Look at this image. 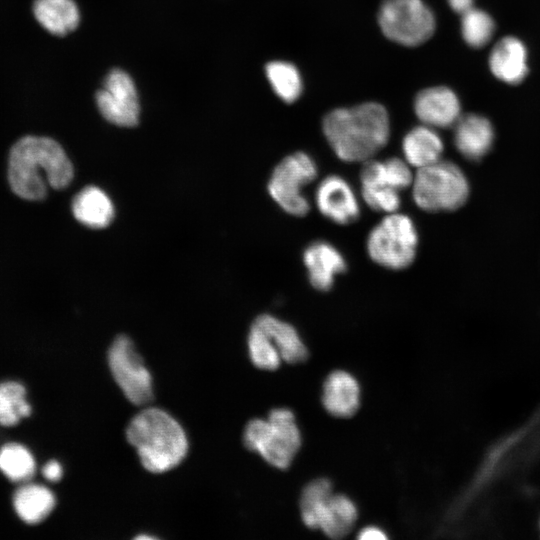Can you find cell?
<instances>
[{
  "mask_svg": "<svg viewBox=\"0 0 540 540\" xmlns=\"http://www.w3.org/2000/svg\"><path fill=\"white\" fill-rule=\"evenodd\" d=\"M32 414L28 392L24 384L16 380L0 382V426L12 428Z\"/></svg>",
  "mask_w": 540,
  "mask_h": 540,
  "instance_id": "obj_23",
  "label": "cell"
},
{
  "mask_svg": "<svg viewBox=\"0 0 540 540\" xmlns=\"http://www.w3.org/2000/svg\"><path fill=\"white\" fill-rule=\"evenodd\" d=\"M418 232L406 214L393 212L376 224L366 239V251L377 265L389 270H404L415 260Z\"/></svg>",
  "mask_w": 540,
  "mask_h": 540,
  "instance_id": "obj_6",
  "label": "cell"
},
{
  "mask_svg": "<svg viewBox=\"0 0 540 540\" xmlns=\"http://www.w3.org/2000/svg\"><path fill=\"white\" fill-rule=\"evenodd\" d=\"M358 538L361 540H384L387 539V535L376 526H368L359 532Z\"/></svg>",
  "mask_w": 540,
  "mask_h": 540,
  "instance_id": "obj_31",
  "label": "cell"
},
{
  "mask_svg": "<svg viewBox=\"0 0 540 540\" xmlns=\"http://www.w3.org/2000/svg\"><path fill=\"white\" fill-rule=\"evenodd\" d=\"M414 110L423 125L434 129L453 127L462 115L457 95L444 86L420 91L414 101Z\"/></svg>",
  "mask_w": 540,
  "mask_h": 540,
  "instance_id": "obj_13",
  "label": "cell"
},
{
  "mask_svg": "<svg viewBox=\"0 0 540 540\" xmlns=\"http://www.w3.org/2000/svg\"><path fill=\"white\" fill-rule=\"evenodd\" d=\"M454 127V145L467 160L479 161L492 149L495 131L484 116L469 113L461 115Z\"/></svg>",
  "mask_w": 540,
  "mask_h": 540,
  "instance_id": "obj_14",
  "label": "cell"
},
{
  "mask_svg": "<svg viewBox=\"0 0 540 540\" xmlns=\"http://www.w3.org/2000/svg\"><path fill=\"white\" fill-rule=\"evenodd\" d=\"M97 107L110 123L133 127L138 123L140 106L135 84L121 69L112 70L96 94Z\"/></svg>",
  "mask_w": 540,
  "mask_h": 540,
  "instance_id": "obj_10",
  "label": "cell"
},
{
  "mask_svg": "<svg viewBox=\"0 0 540 540\" xmlns=\"http://www.w3.org/2000/svg\"><path fill=\"white\" fill-rule=\"evenodd\" d=\"M360 385L349 372L336 370L324 381L322 404L332 416L347 418L354 415L360 406Z\"/></svg>",
  "mask_w": 540,
  "mask_h": 540,
  "instance_id": "obj_16",
  "label": "cell"
},
{
  "mask_svg": "<svg viewBox=\"0 0 540 540\" xmlns=\"http://www.w3.org/2000/svg\"><path fill=\"white\" fill-rule=\"evenodd\" d=\"M357 516V507L349 497L333 493L322 507L317 529L330 538H343L352 530Z\"/></svg>",
  "mask_w": 540,
  "mask_h": 540,
  "instance_id": "obj_22",
  "label": "cell"
},
{
  "mask_svg": "<svg viewBox=\"0 0 540 540\" xmlns=\"http://www.w3.org/2000/svg\"><path fill=\"white\" fill-rule=\"evenodd\" d=\"M450 8L460 14L463 15L464 13L468 12L472 8H474V0H447Z\"/></svg>",
  "mask_w": 540,
  "mask_h": 540,
  "instance_id": "obj_32",
  "label": "cell"
},
{
  "mask_svg": "<svg viewBox=\"0 0 540 540\" xmlns=\"http://www.w3.org/2000/svg\"><path fill=\"white\" fill-rule=\"evenodd\" d=\"M332 494V483L326 478H317L304 487L300 496V512L308 528H318L319 514Z\"/></svg>",
  "mask_w": 540,
  "mask_h": 540,
  "instance_id": "obj_27",
  "label": "cell"
},
{
  "mask_svg": "<svg viewBox=\"0 0 540 540\" xmlns=\"http://www.w3.org/2000/svg\"><path fill=\"white\" fill-rule=\"evenodd\" d=\"M361 196L366 205L376 212H397L401 205L400 191L391 187L361 186Z\"/></svg>",
  "mask_w": 540,
  "mask_h": 540,
  "instance_id": "obj_29",
  "label": "cell"
},
{
  "mask_svg": "<svg viewBox=\"0 0 540 540\" xmlns=\"http://www.w3.org/2000/svg\"><path fill=\"white\" fill-rule=\"evenodd\" d=\"M41 473L47 481L55 483L61 480L63 467L59 461L49 460L43 465Z\"/></svg>",
  "mask_w": 540,
  "mask_h": 540,
  "instance_id": "obj_30",
  "label": "cell"
},
{
  "mask_svg": "<svg viewBox=\"0 0 540 540\" xmlns=\"http://www.w3.org/2000/svg\"><path fill=\"white\" fill-rule=\"evenodd\" d=\"M411 187L415 204L430 213L455 211L466 203L470 193L461 168L443 159L417 169Z\"/></svg>",
  "mask_w": 540,
  "mask_h": 540,
  "instance_id": "obj_5",
  "label": "cell"
},
{
  "mask_svg": "<svg viewBox=\"0 0 540 540\" xmlns=\"http://www.w3.org/2000/svg\"><path fill=\"white\" fill-rule=\"evenodd\" d=\"M315 204L320 214L338 225H349L358 220L360 205L349 182L340 175L323 178L315 191Z\"/></svg>",
  "mask_w": 540,
  "mask_h": 540,
  "instance_id": "obj_11",
  "label": "cell"
},
{
  "mask_svg": "<svg viewBox=\"0 0 540 540\" xmlns=\"http://www.w3.org/2000/svg\"><path fill=\"white\" fill-rule=\"evenodd\" d=\"M303 263L311 286L320 292L329 291L335 278L347 270L346 259L332 243L316 240L304 249Z\"/></svg>",
  "mask_w": 540,
  "mask_h": 540,
  "instance_id": "obj_12",
  "label": "cell"
},
{
  "mask_svg": "<svg viewBox=\"0 0 540 540\" xmlns=\"http://www.w3.org/2000/svg\"><path fill=\"white\" fill-rule=\"evenodd\" d=\"M71 209L78 222L92 229L106 228L115 217L112 200L94 185L84 187L74 196Z\"/></svg>",
  "mask_w": 540,
  "mask_h": 540,
  "instance_id": "obj_17",
  "label": "cell"
},
{
  "mask_svg": "<svg viewBox=\"0 0 540 540\" xmlns=\"http://www.w3.org/2000/svg\"><path fill=\"white\" fill-rule=\"evenodd\" d=\"M33 13L39 24L56 36L72 32L80 21L79 10L73 0H35Z\"/></svg>",
  "mask_w": 540,
  "mask_h": 540,
  "instance_id": "obj_21",
  "label": "cell"
},
{
  "mask_svg": "<svg viewBox=\"0 0 540 540\" xmlns=\"http://www.w3.org/2000/svg\"><path fill=\"white\" fill-rule=\"evenodd\" d=\"M323 133L336 156L345 162H365L389 141V116L379 103L338 108L323 119Z\"/></svg>",
  "mask_w": 540,
  "mask_h": 540,
  "instance_id": "obj_2",
  "label": "cell"
},
{
  "mask_svg": "<svg viewBox=\"0 0 540 540\" xmlns=\"http://www.w3.org/2000/svg\"><path fill=\"white\" fill-rule=\"evenodd\" d=\"M56 498L44 485L23 483L12 495V507L17 517L25 524L37 525L54 510Z\"/></svg>",
  "mask_w": 540,
  "mask_h": 540,
  "instance_id": "obj_18",
  "label": "cell"
},
{
  "mask_svg": "<svg viewBox=\"0 0 540 540\" xmlns=\"http://www.w3.org/2000/svg\"><path fill=\"white\" fill-rule=\"evenodd\" d=\"M254 321L270 336L283 361L298 364L308 358V349L293 325L271 314L259 315Z\"/></svg>",
  "mask_w": 540,
  "mask_h": 540,
  "instance_id": "obj_20",
  "label": "cell"
},
{
  "mask_svg": "<svg viewBox=\"0 0 540 540\" xmlns=\"http://www.w3.org/2000/svg\"><path fill=\"white\" fill-rule=\"evenodd\" d=\"M402 151L406 162L419 169L441 160L444 144L434 128L421 125L404 136Z\"/></svg>",
  "mask_w": 540,
  "mask_h": 540,
  "instance_id": "obj_19",
  "label": "cell"
},
{
  "mask_svg": "<svg viewBox=\"0 0 540 540\" xmlns=\"http://www.w3.org/2000/svg\"><path fill=\"white\" fill-rule=\"evenodd\" d=\"M317 175L318 167L314 159L305 152H294L284 157L273 169L268 181V192L284 212L303 217L310 211L303 189Z\"/></svg>",
  "mask_w": 540,
  "mask_h": 540,
  "instance_id": "obj_7",
  "label": "cell"
},
{
  "mask_svg": "<svg viewBox=\"0 0 540 540\" xmlns=\"http://www.w3.org/2000/svg\"><path fill=\"white\" fill-rule=\"evenodd\" d=\"M111 374L126 398L135 405H145L153 399L152 377L131 339L119 335L108 351Z\"/></svg>",
  "mask_w": 540,
  "mask_h": 540,
  "instance_id": "obj_9",
  "label": "cell"
},
{
  "mask_svg": "<svg viewBox=\"0 0 540 540\" xmlns=\"http://www.w3.org/2000/svg\"><path fill=\"white\" fill-rule=\"evenodd\" d=\"M74 177V168L66 152L55 140L43 136H25L11 148L8 182L12 191L26 200H41L48 187L63 189Z\"/></svg>",
  "mask_w": 540,
  "mask_h": 540,
  "instance_id": "obj_1",
  "label": "cell"
},
{
  "mask_svg": "<svg viewBox=\"0 0 540 540\" xmlns=\"http://www.w3.org/2000/svg\"><path fill=\"white\" fill-rule=\"evenodd\" d=\"M243 441L248 450L258 453L271 466L289 468L301 446L294 412L280 407L271 410L267 419L250 420Z\"/></svg>",
  "mask_w": 540,
  "mask_h": 540,
  "instance_id": "obj_4",
  "label": "cell"
},
{
  "mask_svg": "<svg viewBox=\"0 0 540 540\" xmlns=\"http://www.w3.org/2000/svg\"><path fill=\"white\" fill-rule=\"evenodd\" d=\"M527 49L524 43L514 36L501 38L492 48L488 64L491 73L498 80L517 85L528 72Z\"/></svg>",
  "mask_w": 540,
  "mask_h": 540,
  "instance_id": "obj_15",
  "label": "cell"
},
{
  "mask_svg": "<svg viewBox=\"0 0 540 540\" xmlns=\"http://www.w3.org/2000/svg\"><path fill=\"white\" fill-rule=\"evenodd\" d=\"M126 437L136 449L143 467L163 473L179 465L188 451V440L181 425L166 411L149 407L127 426Z\"/></svg>",
  "mask_w": 540,
  "mask_h": 540,
  "instance_id": "obj_3",
  "label": "cell"
},
{
  "mask_svg": "<svg viewBox=\"0 0 540 540\" xmlns=\"http://www.w3.org/2000/svg\"><path fill=\"white\" fill-rule=\"evenodd\" d=\"M36 460L32 452L23 444L6 443L0 448V472L11 483L29 482L36 472Z\"/></svg>",
  "mask_w": 540,
  "mask_h": 540,
  "instance_id": "obj_24",
  "label": "cell"
},
{
  "mask_svg": "<svg viewBox=\"0 0 540 540\" xmlns=\"http://www.w3.org/2000/svg\"><path fill=\"white\" fill-rule=\"evenodd\" d=\"M248 352L252 363L262 370H276L282 361L274 342L265 330L253 321L248 333Z\"/></svg>",
  "mask_w": 540,
  "mask_h": 540,
  "instance_id": "obj_26",
  "label": "cell"
},
{
  "mask_svg": "<svg viewBox=\"0 0 540 540\" xmlns=\"http://www.w3.org/2000/svg\"><path fill=\"white\" fill-rule=\"evenodd\" d=\"M266 76L274 92L286 103L296 101L302 92V80L297 68L288 62L273 61L267 64Z\"/></svg>",
  "mask_w": 540,
  "mask_h": 540,
  "instance_id": "obj_25",
  "label": "cell"
},
{
  "mask_svg": "<svg viewBox=\"0 0 540 540\" xmlns=\"http://www.w3.org/2000/svg\"><path fill=\"white\" fill-rule=\"evenodd\" d=\"M378 23L388 39L409 47L426 42L436 28L434 14L422 0H383Z\"/></svg>",
  "mask_w": 540,
  "mask_h": 540,
  "instance_id": "obj_8",
  "label": "cell"
},
{
  "mask_svg": "<svg viewBox=\"0 0 540 540\" xmlns=\"http://www.w3.org/2000/svg\"><path fill=\"white\" fill-rule=\"evenodd\" d=\"M461 16V34L465 42L473 48L486 46L491 41L496 30L491 15L474 7Z\"/></svg>",
  "mask_w": 540,
  "mask_h": 540,
  "instance_id": "obj_28",
  "label": "cell"
}]
</instances>
